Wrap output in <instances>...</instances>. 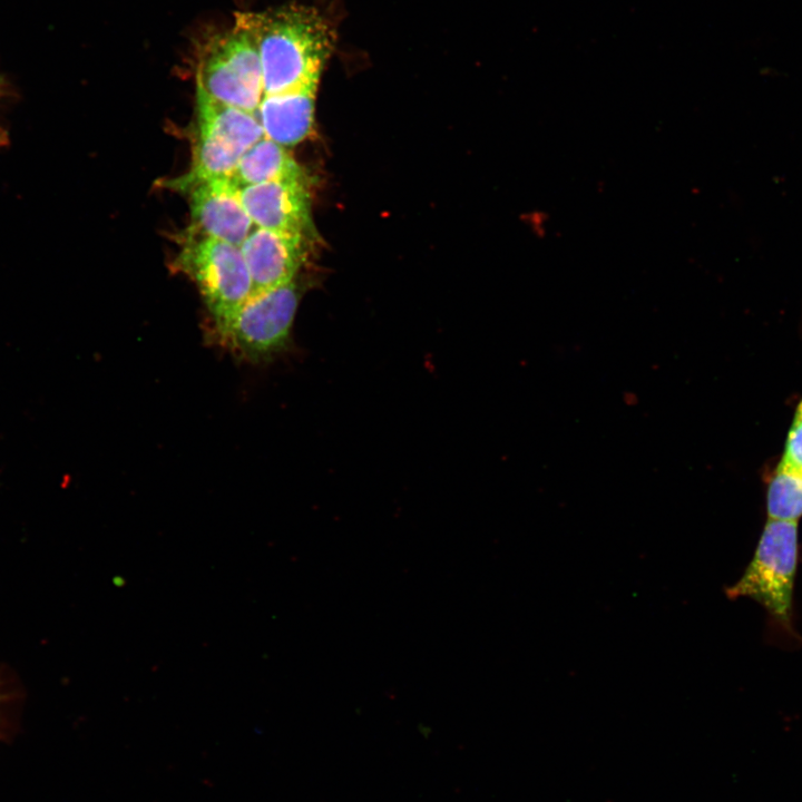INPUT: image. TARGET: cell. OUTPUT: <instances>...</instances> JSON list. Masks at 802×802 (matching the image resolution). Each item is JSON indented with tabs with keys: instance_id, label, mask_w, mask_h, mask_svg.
Instances as JSON below:
<instances>
[{
	"instance_id": "1",
	"label": "cell",
	"mask_w": 802,
	"mask_h": 802,
	"mask_svg": "<svg viewBox=\"0 0 802 802\" xmlns=\"http://www.w3.org/2000/svg\"><path fill=\"white\" fill-rule=\"evenodd\" d=\"M235 21L256 42L264 95L317 87L335 39L331 25L317 10L286 4L261 12H239Z\"/></svg>"
},
{
	"instance_id": "2",
	"label": "cell",
	"mask_w": 802,
	"mask_h": 802,
	"mask_svg": "<svg viewBox=\"0 0 802 802\" xmlns=\"http://www.w3.org/2000/svg\"><path fill=\"white\" fill-rule=\"evenodd\" d=\"M798 561V521L769 519L750 564L740 579L726 589V595L755 600L766 610L777 630L794 637Z\"/></svg>"
},
{
	"instance_id": "3",
	"label": "cell",
	"mask_w": 802,
	"mask_h": 802,
	"mask_svg": "<svg viewBox=\"0 0 802 802\" xmlns=\"http://www.w3.org/2000/svg\"><path fill=\"white\" fill-rule=\"evenodd\" d=\"M303 294L295 278L251 296L223 323L213 326L214 338L235 356L264 362L292 345V327Z\"/></svg>"
},
{
	"instance_id": "4",
	"label": "cell",
	"mask_w": 802,
	"mask_h": 802,
	"mask_svg": "<svg viewBox=\"0 0 802 802\" xmlns=\"http://www.w3.org/2000/svg\"><path fill=\"white\" fill-rule=\"evenodd\" d=\"M196 89L223 104L257 110L264 96L260 53L253 36L239 22L202 47Z\"/></svg>"
},
{
	"instance_id": "5",
	"label": "cell",
	"mask_w": 802,
	"mask_h": 802,
	"mask_svg": "<svg viewBox=\"0 0 802 802\" xmlns=\"http://www.w3.org/2000/svg\"><path fill=\"white\" fill-rule=\"evenodd\" d=\"M183 241L175 265L194 281L216 326L252 294L243 253L239 246L189 231Z\"/></svg>"
},
{
	"instance_id": "6",
	"label": "cell",
	"mask_w": 802,
	"mask_h": 802,
	"mask_svg": "<svg viewBox=\"0 0 802 802\" xmlns=\"http://www.w3.org/2000/svg\"><path fill=\"white\" fill-rule=\"evenodd\" d=\"M190 225L187 231L241 246L255 227L231 178L205 180L189 187Z\"/></svg>"
},
{
	"instance_id": "7",
	"label": "cell",
	"mask_w": 802,
	"mask_h": 802,
	"mask_svg": "<svg viewBox=\"0 0 802 802\" xmlns=\"http://www.w3.org/2000/svg\"><path fill=\"white\" fill-rule=\"evenodd\" d=\"M241 198L255 227L312 238L310 179L245 186Z\"/></svg>"
},
{
	"instance_id": "8",
	"label": "cell",
	"mask_w": 802,
	"mask_h": 802,
	"mask_svg": "<svg viewBox=\"0 0 802 802\" xmlns=\"http://www.w3.org/2000/svg\"><path fill=\"white\" fill-rule=\"evenodd\" d=\"M309 241L302 235L254 227L239 246L250 272L252 294L293 281L306 258Z\"/></svg>"
},
{
	"instance_id": "9",
	"label": "cell",
	"mask_w": 802,
	"mask_h": 802,
	"mask_svg": "<svg viewBox=\"0 0 802 802\" xmlns=\"http://www.w3.org/2000/svg\"><path fill=\"white\" fill-rule=\"evenodd\" d=\"M316 88L264 95L255 111L265 137L291 147L306 139L314 124Z\"/></svg>"
},
{
	"instance_id": "10",
	"label": "cell",
	"mask_w": 802,
	"mask_h": 802,
	"mask_svg": "<svg viewBox=\"0 0 802 802\" xmlns=\"http://www.w3.org/2000/svg\"><path fill=\"white\" fill-rule=\"evenodd\" d=\"M243 156L265 135L255 113L217 101L196 89V130Z\"/></svg>"
},
{
	"instance_id": "11",
	"label": "cell",
	"mask_w": 802,
	"mask_h": 802,
	"mask_svg": "<svg viewBox=\"0 0 802 802\" xmlns=\"http://www.w3.org/2000/svg\"><path fill=\"white\" fill-rule=\"evenodd\" d=\"M310 179L285 146L263 137L239 159L232 180L239 187L276 180Z\"/></svg>"
},
{
	"instance_id": "12",
	"label": "cell",
	"mask_w": 802,
	"mask_h": 802,
	"mask_svg": "<svg viewBox=\"0 0 802 802\" xmlns=\"http://www.w3.org/2000/svg\"><path fill=\"white\" fill-rule=\"evenodd\" d=\"M769 519L798 521L802 517V473L779 464L766 493Z\"/></svg>"
},
{
	"instance_id": "13",
	"label": "cell",
	"mask_w": 802,
	"mask_h": 802,
	"mask_svg": "<svg viewBox=\"0 0 802 802\" xmlns=\"http://www.w3.org/2000/svg\"><path fill=\"white\" fill-rule=\"evenodd\" d=\"M780 463L802 473V401L795 409Z\"/></svg>"
},
{
	"instance_id": "14",
	"label": "cell",
	"mask_w": 802,
	"mask_h": 802,
	"mask_svg": "<svg viewBox=\"0 0 802 802\" xmlns=\"http://www.w3.org/2000/svg\"><path fill=\"white\" fill-rule=\"evenodd\" d=\"M1 698H2V694H1V692H0V702H1Z\"/></svg>"
}]
</instances>
